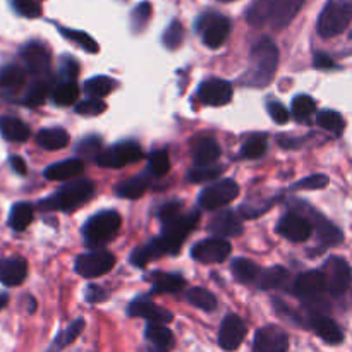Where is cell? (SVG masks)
Here are the masks:
<instances>
[{"instance_id": "9", "label": "cell", "mask_w": 352, "mask_h": 352, "mask_svg": "<svg viewBox=\"0 0 352 352\" xmlns=\"http://www.w3.org/2000/svg\"><path fill=\"white\" fill-rule=\"evenodd\" d=\"M116 265V256L109 251H95V253L81 254L76 260V272L85 278H96L109 274Z\"/></svg>"}, {"instance_id": "52", "label": "cell", "mask_w": 352, "mask_h": 352, "mask_svg": "<svg viewBox=\"0 0 352 352\" xmlns=\"http://www.w3.org/2000/svg\"><path fill=\"white\" fill-rule=\"evenodd\" d=\"M78 151L82 155H88V157H93V155L98 157V155L102 153V141L96 136L86 138L85 141H81V143L78 144Z\"/></svg>"}, {"instance_id": "49", "label": "cell", "mask_w": 352, "mask_h": 352, "mask_svg": "<svg viewBox=\"0 0 352 352\" xmlns=\"http://www.w3.org/2000/svg\"><path fill=\"white\" fill-rule=\"evenodd\" d=\"M82 327H85V320H76V322H72L71 325L67 327V330H65V332H62L60 336H58L57 346L64 347V346H69V344L74 342V340L78 339L79 336H81Z\"/></svg>"}, {"instance_id": "21", "label": "cell", "mask_w": 352, "mask_h": 352, "mask_svg": "<svg viewBox=\"0 0 352 352\" xmlns=\"http://www.w3.org/2000/svg\"><path fill=\"white\" fill-rule=\"evenodd\" d=\"M127 313L131 316H138V318H144L150 323H160V325H165V323L172 322V315L167 311V309L160 308V306L153 305L151 301H133L127 308Z\"/></svg>"}, {"instance_id": "54", "label": "cell", "mask_w": 352, "mask_h": 352, "mask_svg": "<svg viewBox=\"0 0 352 352\" xmlns=\"http://www.w3.org/2000/svg\"><path fill=\"white\" fill-rule=\"evenodd\" d=\"M78 62L74 58H62V65H60V74H62V81H74V78L78 76Z\"/></svg>"}, {"instance_id": "56", "label": "cell", "mask_w": 352, "mask_h": 352, "mask_svg": "<svg viewBox=\"0 0 352 352\" xmlns=\"http://www.w3.org/2000/svg\"><path fill=\"white\" fill-rule=\"evenodd\" d=\"M313 64H315L316 69H322V71H329V69L336 67V62H333L327 54H322V52L315 55Z\"/></svg>"}, {"instance_id": "10", "label": "cell", "mask_w": 352, "mask_h": 352, "mask_svg": "<svg viewBox=\"0 0 352 352\" xmlns=\"http://www.w3.org/2000/svg\"><path fill=\"white\" fill-rule=\"evenodd\" d=\"M237 196H239V186L230 181V179H223V181L208 186L199 195L198 201L205 210H217L220 206L227 205V203L234 201Z\"/></svg>"}, {"instance_id": "2", "label": "cell", "mask_w": 352, "mask_h": 352, "mask_svg": "<svg viewBox=\"0 0 352 352\" xmlns=\"http://www.w3.org/2000/svg\"><path fill=\"white\" fill-rule=\"evenodd\" d=\"M278 65V48L270 38H261L251 50V65L248 71V85L267 86L274 78Z\"/></svg>"}, {"instance_id": "12", "label": "cell", "mask_w": 352, "mask_h": 352, "mask_svg": "<svg viewBox=\"0 0 352 352\" xmlns=\"http://www.w3.org/2000/svg\"><path fill=\"white\" fill-rule=\"evenodd\" d=\"M21 58L24 62V69L36 78H43L50 71V52L43 43L31 41L21 50Z\"/></svg>"}, {"instance_id": "5", "label": "cell", "mask_w": 352, "mask_h": 352, "mask_svg": "<svg viewBox=\"0 0 352 352\" xmlns=\"http://www.w3.org/2000/svg\"><path fill=\"white\" fill-rule=\"evenodd\" d=\"M119 227L120 215L117 212L107 210V212L96 213L82 227L86 244L88 246H102V244L109 243L117 234Z\"/></svg>"}, {"instance_id": "31", "label": "cell", "mask_w": 352, "mask_h": 352, "mask_svg": "<svg viewBox=\"0 0 352 352\" xmlns=\"http://www.w3.org/2000/svg\"><path fill=\"white\" fill-rule=\"evenodd\" d=\"M48 93H50V85L45 78H36L24 93L23 103L28 107H38L47 100Z\"/></svg>"}, {"instance_id": "25", "label": "cell", "mask_w": 352, "mask_h": 352, "mask_svg": "<svg viewBox=\"0 0 352 352\" xmlns=\"http://www.w3.org/2000/svg\"><path fill=\"white\" fill-rule=\"evenodd\" d=\"M220 146L212 138H201L192 146V160L198 167L203 165H213V162L219 160Z\"/></svg>"}, {"instance_id": "3", "label": "cell", "mask_w": 352, "mask_h": 352, "mask_svg": "<svg viewBox=\"0 0 352 352\" xmlns=\"http://www.w3.org/2000/svg\"><path fill=\"white\" fill-rule=\"evenodd\" d=\"M93 195H95V186H93V182L86 181V179H79V181L67 182L54 196L40 201V208L50 210V212H54V210H58V212H72V210L79 208L82 203L91 199Z\"/></svg>"}, {"instance_id": "53", "label": "cell", "mask_w": 352, "mask_h": 352, "mask_svg": "<svg viewBox=\"0 0 352 352\" xmlns=\"http://www.w3.org/2000/svg\"><path fill=\"white\" fill-rule=\"evenodd\" d=\"M267 109L272 119H274L277 124H285L289 120V117H291L289 110L285 109V105H282L280 102H268Z\"/></svg>"}, {"instance_id": "42", "label": "cell", "mask_w": 352, "mask_h": 352, "mask_svg": "<svg viewBox=\"0 0 352 352\" xmlns=\"http://www.w3.org/2000/svg\"><path fill=\"white\" fill-rule=\"evenodd\" d=\"M316 110V103L311 96L298 95L292 100V116L298 120H305L311 117Z\"/></svg>"}, {"instance_id": "44", "label": "cell", "mask_w": 352, "mask_h": 352, "mask_svg": "<svg viewBox=\"0 0 352 352\" xmlns=\"http://www.w3.org/2000/svg\"><path fill=\"white\" fill-rule=\"evenodd\" d=\"M222 172L223 167H220V165H203V167H196L192 170H189L188 179L198 184V182L212 181V179L219 177V175H222Z\"/></svg>"}, {"instance_id": "23", "label": "cell", "mask_w": 352, "mask_h": 352, "mask_svg": "<svg viewBox=\"0 0 352 352\" xmlns=\"http://www.w3.org/2000/svg\"><path fill=\"white\" fill-rule=\"evenodd\" d=\"M0 134L3 136V140L10 141V143H24L30 138L31 131L28 124H24L17 117L6 116L0 117Z\"/></svg>"}, {"instance_id": "19", "label": "cell", "mask_w": 352, "mask_h": 352, "mask_svg": "<svg viewBox=\"0 0 352 352\" xmlns=\"http://www.w3.org/2000/svg\"><path fill=\"white\" fill-rule=\"evenodd\" d=\"M323 291H327L325 278H323L322 270H309L301 274L294 282V294L299 298L313 299L318 298Z\"/></svg>"}, {"instance_id": "45", "label": "cell", "mask_w": 352, "mask_h": 352, "mask_svg": "<svg viewBox=\"0 0 352 352\" xmlns=\"http://www.w3.org/2000/svg\"><path fill=\"white\" fill-rule=\"evenodd\" d=\"M265 151H267V140H265V136L254 134V136H251L250 140L243 144L241 153L246 158H260L263 157Z\"/></svg>"}, {"instance_id": "33", "label": "cell", "mask_w": 352, "mask_h": 352, "mask_svg": "<svg viewBox=\"0 0 352 352\" xmlns=\"http://www.w3.org/2000/svg\"><path fill=\"white\" fill-rule=\"evenodd\" d=\"M116 81L109 76H96V78L88 79L85 82V93L89 95V98L102 100L103 96L110 95L116 89Z\"/></svg>"}, {"instance_id": "30", "label": "cell", "mask_w": 352, "mask_h": 352, "mask_svg": "<svg viewBox=\"0 0 352 352\" xmlns=\"http://www.w3.org/2000/svg\"><path fill=\"white\" fill-rule=\"evenodd\" d=\"M33 222V206L30 203H16L9 213V227L16 232L28 229Z\"/></svg>"}, {"instance_id": "51", "label": "cell", "mask_w": 352, "mask_h": 352, "mask_svg": "<svg viewBox=\"0 0 352 352\" xmlns=\"http://www.w3.org/2000/svg\"><path fill=\"white\" fill-rule=\"evenodd\" d=\"M329 177L323 174H316V175H309V177L302 179V181H299L298 184L294 186V188L298 189H322L325 188V186H329Z\"/></svg>"}, {"instance_id": "20", "label": "cell", "mask_w": 352, "mask_h": 352, "mask_svg": "<svg viewBox=\"0 0 352 352\" xmlns=\"http://www.w3.org/2000/svg\"><path fill=\"white\" fill-rule=\"evenodd\" d=\"M208 229L210 232L219 236L220 239L222 237H234L243 232V222H241V219L236 213L226 210V212H220L213 217L212 222L208 223Z\"/></svg>"}, {"instance_id": "35", "label": "cell", "mask_w": 352, "mask_h": 352, "mask_svg": "<svg viewBox=\"0 0 352 352\" xmlns=\"http://www.w3.org/2000/svg\"><path fill=\"white\" fill-rule=\"evenodd\" d=\"M186 285V280L181 275L174 274H157L153 277V292L155 294H168V292L181 291Z\"/></svg>"}, {"instance_id": "36", "label": "cell", "mask_w": 352, "mask_h": 352, "mask_svg": "<svg viewBox=\"0 0 352 352\" xmlns=\"http://www.w3.org/2000/svg\"><path fill=\"white\" fill-rule=\"evenodd\" d=\"M289 278V272L284 267H272L268 270H265L263 274H260L258 278V284L261 289L268 291V289H278L285 284V280Z\"/></svg>"}, {"instance_id": "32", "label": "cell", "mask_w": 352, "mask_h": 352, "mask_svg": "<svg viewBox=\"0 0 352 352\" xmlns=\"http://www.w3.org/2000/svg\"><path fill=\"white\" fill-rule=\"evenodd\" d=\"M146 339L162 352L170 349L172 344H174V336H172V332L165 325H160V323H150V325H148Z\"/></svg>"}, {"instance_id": "26", "label": "cell", "mask_w": 352, "mask_h": 352, "mask_svg": "<svg viewBox=\"0 0 352 352\" xmlns=\"http://www.w3.org/2000/svg\"><path fill=\"white\" fill-rule=\"evenodd\" d=\"M69 140H71L69 134L60 127H48V129H41L36 134V143L48 151L62 150V148L67 146Z\"/></svg>"}, {"instance_id": "48", "label": "cell", "mask_w": 352, "mask_h": 352, "mask_svg": "<svg viewBox=\"0 0 352 352\" xmlns=\"http://www.w3.org/2000/svg\"><path fill=\"white\" fill-rule=\"evenodd\" d=\"M150 14H151V6L148 2L140 3L136 9L133 10L131 14V24H133V30L134 31H141L144 26H146L148 19H150Z\"/></svg>"}, {"instance_id": "17", "label": "cell", "mask_w": 352, "mask_h": 352, "mask_svg": "<svg viewBox=\"0 0 352 352\" xmlns=\"http://www.w3.org/2000/svg\"><path fill=\"white\" fill-rule=\"evenodd\" d=\"M246 323L237 315H229L223 318L219 333V344L226 351H236L246 337Z\"/></svg>"}, {"instance_id": "34", "label": "cell", "mask_w": 352, "mask_h": 352, "mask_svg": "<svg viewBox=\"0 0 352 352\" xmlns=\"http://www.w3.org/2000/svg\"><path fill=\"white\" fill-rule=\"evenodd\" d=\"M232 274L243 284H250L260 278V267L254 261L246 260V258H237L232 261Z\"/></svg>"}, {"instance_id": "27", "label": "cell", "mask_w": 352, "mask_h": 352, "mask_svg": "<svg viewBox=\"0 0 352 352\" xmlns=\"http://www.w3.org/2000/svg\"><path fill=\"white\" fill-rule=\"evenodd\" d=\"M148 186H150V177L144 174H140L136 177H131L127 181H122L120 184H117L116 195L120 196V198L138 199L146 192Z\"/></svg>"}, {"instance_id": "4", "label": "cell", "mask_w": 352, "mask_h": 352, "mask_svg": "<svg viewBox=\"0 0 352 352\" xmlns=\"http://www.w3.org/2000/svg\"><path fill=\"white\" fill-rule=\"evenodd\" d=\"M352 23V0H329L318 17V33L333 38L344 33Z\"/></svg>"}, {"instance_id": "39", "label": "cell", "mask_w": 352, "mask_h": 352, "mask_svg": "<svg viewBox=\"0 0 352 352\" xmlns=\"http://www.w3.org/2000/svg\"><path fill=\"white\" fill-rule=\"evenodd\" d=\"M54 102L57 105L67 107L78 100L79 96V88L74 81H62L57 88L54 89Z\"/></svg>"}, {"instance_id": "47", "label": "cell", "mask_w": 352, "mask_h": 352, "mask_svg": "<svg viewBox=\"0 0 352 352\" xmlns=\"http://www.w3.org/2000/svg\"><path fill=\"white\" fill-rule=\"evenodd\" d=\"M10 6L19 16L28 17V19L41 16L40 0H10Z\"/></svg>"}, {"instance_id": "7", "label": "cell", "mask_w": 352, "mask_h": 352, "mask_svg": "<svg viewBox=\"0 0 352 352\" xmlns=\"http://www.w3.org/2000/svg\"><path fill=\"white\" fill-rule=\"evenodd\" d=\"M198 30L203 34V41L206 47L219 48L226 43L230 33V21L219 14H205L198 21Z\"/></svg>"}, {"instance_id": "43", "label": "cell", "mask_w": 352, "mask_h": 352, "mask_svg": "<svg viewBox=\"0 0 352 352\" xmlns=\"http://www.w3.org/2000/svg\"><path fill=\"white\" fill-rule=\"evenodd\" d=\"M148 168L153 175H165L170 170V160H168L167 150H157L148 158Z\"/></svg>"}, {"instance_id": "11", "label": "cell", "mask_w": 352, "mask_h": 352, "mask_svg": "<svg viewBox=\"0 0 352 352\" xmlns=\"http://www.w3.org/2000/svg\"><path fill=\"white\" fill-rule=\"evenodd\" d=\"M277 232L285 239L292 241V243H305L311 236L313 226L301 213L289 212L278 220Z\"/></svg>"}, {"instance_id": "14", "label": "cell", "mask_w": 352, "mask_h": 352, "mask_svg": "<svg viewBox=\"0 0 352 352\" xmlns=\"http://www.w3.org/2000/svg\"><path fill=\"white\" fill-rule=\"evenodd\" d=\"M289 337L280 327L268 325L256 332L253 352H287Z\"/></svg>"}, {"instance_id": "50", "label": "cell", "mask_w": 352, "mask_h": 352, "mask_svg": "<svg viewBox=\"0 0 352 352\" xmlns=\"http://www.w3.org/2000/svg\"><path fill=\"white\" fill-rule=\"evenodd\" d=\"M105 110H107V103L98 98L85 100V102H81L78 107H76V112L81 113V116H100V113H103Z\"/></svg>"}, {"instance_id": "1", "label": "cell", "mask_w": 352, "mask_h": 352, "mask_svg": "<svg viewBox=\"0 0 352 352\" xmlns=\"http://www.w3.org/2000/svg\"><path fill=\"white\" fill-rule=\"evenodd\" d=\"M199 219L198 212L186 213V215L175 217L170 222L164 223V232L160 237L148 243L146 246L140 248L131 254V263L136 267H144L150 261L164 256V254H175L181 251L182 243L186 241L188 234L196 227Z\"/></svg>"}, {"instance_id": "58", "label": "cell", "mask_w": 352, "mask_h": 352, "mask_svg": "<svg viewBox=\"0 0 352 352\" xmlns=\"http://www.w3.org/2000/svg\"><path fill=\"white\" fill-rule=\"evenodd\" d=\"M9 164H10V167H12V170L16 172V174L26 175L28 167H26V162H24L23 158H21V157H10Z\"/></svg>"}, {"instance_id": "46", "label": "cell", "mask_w": 352, "mask_h": 352, "mask_svg": "<svg viewBox=\"0 0 352 352\" xmlns=\"http://www.w3.org/2000/svg\"><path fill=\"white\" fill-rule=\"evenodd\" d=\"M182 40H184V28L179 21H172L170 26L165 30L164 36H162V41L168 50H175L182 43Z\"/></svg>"}, {"instance_id": "59", "label": "cell", "mask_w": 352, "mask_h": 352, "mask_svg": "<svg viewBox=\"0 0 352 352\" xmlns=\"http://www.w3.org/2000/svg\"><path fill=\"white\" fill-rule=\"evenodd\" d=\"M7 302H9V296H7L6 292H0V309L6 308Z\"/></svg>"}, {"instance_id": "38", "label": "cell", "mask_w": 352, "mask_h": 352, "mask_svg": "<svg viewBox=\"0 0 352 352\" xmlns=\"http://www.w3.org/2000/svg\"><path fill=\"white\" fill-rule=\"evenodd\" d=\"M188 301L192 306L199 309H205V311H213L217 308V299L215 296L210 291L203 287H192L188 291Z\"/></svg>"}, {"instance_id": "55", "label": "cell", "mask_w": 352, "mask_h": 352, "mask_svg": "<svg viewBox=\"0 0 352 352\" xmlns=\"http://www.w3.org/2000/svg\"><path fill=\"white\" fill-rule=\"evenodd\" d=\"M179 215H181V205H179V203H167V205L162 206L160 212H158L162 223L170 222V220H174L175 217Z\"/></svg>"}, {"instance_id": "40", "label": "cell", "mask_w": 352, "mask_h": 352, "mask_svg": "<svg viewBox=\"0 0 352 352\" xmlns=\"http://www.w3.org/2000/svg\"><path fill=\"white\" fill-rule=\"evenodd\" d=\"M316 122L318 126H322L323 129L330 131L333 134H342L346 122H344V117L340 116L336 110H322V112L316 116Z\"/></svg>"}, {"instance_id": "22", "label": "cell", "mask_w": 352, "mask_h": 352, "mask_svg": "<svg viewBox=\"0 0 352 352\" xmlns=\"http://www.w3.org/2000/svg\"><path fill=\"white\" fill-rule=\"evenodd\" d=\"M85 172V162L79 158H71V160L57 162L45 168L43 175L48 181H71Z\"/></svg>"}, {"instance_id": "16", "label": "cell", "mask_w": 352, "mask_h": 352, "mask_svg": "<svg viewBox=\"0 0 352 352\" xmlns=\"http://www.w3.org/2000/svg\"><path fill=\"white\" fill-rule=\"evenodd\" d=\"M232 86L223 79H208L198 89V98L201 103L212 107H222L232 100Z\"/></svg>"}, {"instance_id": "37", "label": "cell", "mask_w": 352, "mask_h": 352, "mask_svg": "<svg viewBox=\"0 0 352 352\" xmlns=\"http://www.w3.org/2000/svg\"><path fill=\"white\" fill-rule=\"evenodd\" d=\"M315 226L320 241H322L325 246H336V244H339L340 241L344 239L342 232H340L333 223H330L329 220L323 219V217H318V219H316Z\"/></svg>"}, {"instance_id": "41", "label": "cell", "mask_w": 352, "mask_h": 352, "mask_svg": "<svg viewBox=\"0 0 352 352\" xmlns=\"http://www.w3.org/2000/svg\"><path fill=\"white\" fill-rule=\"evenodd\" d=\"M60 33L64 34L67 40L74 41L76 45H79L82 50L89 52V54H95V52H98V43H96V41L93 40V38L89 36L88 33H85V31L69 30V28H60Z\"/></svg>"}, {"instance_id": "18", "label": "cell", "mask_w": 352, "mask_h": 352, "mask_svg": "<svg viewBox=\"0 0 352 352\" xmlns=\"http://www.w3.org/2000/svg\"><path fill=\"white\" fill-rule=\"evenodd\" d=\"M28 263L21 256L0 258V284L6 287H17L26 280Z\"/></svg>"}, {"instance_id": "15", "label": "cell", "mask_w": 352, "mask_h": 352, "mask_svg": "<svg viewBox=\"0 0 352 352\" xmlns=\"http://www.w3.org/2000/svg\"><path fill=\"white\" fill-rule=\"evenodd\" d=\"M28 71L24 65L7 64L0 69V96L12 100L26 86Z\"/></svg>"}, {"instance_id": "24", "label": "cell", "mask_w": 352, "mask_h": 352, "mask_svg": "<svg viewBox=\"0 0 352 352\" xmlns=\"http://www.w3.org/2000/svg\"><path fill=\"white\" fill-rule=\"evenodd\" d=\"M278 0H254L246 12V21L254 28L263 26L265 23L272 21Z\"/></svg>"}, {"instance_id": "29", "label": "cell", "mask_w": 352, "mask_h": 352, "mask_svg": "<svg viewBox=\"0 0 352 352\" xmlns=\"http://www.w3.org/2000/svg\"><path fill=\"white\" fill-rule=\"evenodd\" d=\"M313 329L320 339L329 344H340L344 339V333L339 329V325L327 316H316L315 322H313Z\"/></svg>"}, {"instance_id": "6", "label": "cell", "mask_w": 352, "mask_h": 352, "mask_svg": "<svg viewBox=\"0 0 352 352\" xmlns=\"http://www.w3.org/2000/svg\"><path fill=\"white\" fill-rule=\"evenodd\" d=\"M141 158H143V151H141L140 144L134 141H124V143L113 144L109 150H103L96 157V164L100 167L122 168L129 164H136Z\"/></svg>"}, {"instance_id": "60", "label": "cell", "mask_w": 352, "mask_h": 352, "mask_svg": "<svg viewBox=\"0 0 352 352\" xmlns=\"http://www.w3.org/2000/svg\"><path fill=\"white\" fill-rule=\"evenodd\" d=\"M222 2H232V0H222Z\"/></svg>"}, {"instance_id": "28", "label": "cell", "mask_w": 352, "mask_h": 352, "mask_svg": "<svg viewBox=\"0 0 352 352\" xmlns=\"http://www.w3.org/2000/svg\"><path fill=\"white\" fill-rule=\"evenodd\" d=\"M302 3H305V0H278L277 9L272 17V24H274L275 30H282V28L287 26L294 19L296 14L299 12Z\"/></svg>"}, {"instance_id": "8", "label": "cell", "mask_w": 352, "mask_h": 352, "mask_svg": "<svg viewBox=\"0 0 352 352\" xmlns=\"http://www.w3.org/2000/svg\"><path fill=\"white\" fill-rule=\"evenodd\" d=\"M323 278H325V285L327 291L330 292L332 296L339 298L342 296L344 292L349 289L351 285V268L349 265L346 263V260L342 258H330L329 261L325 263L322 270Z\"/></svg>"}, {"instance_id": "57", "label": "cell", "mask_w": 352, "mask_h": 352, "mask_svg": "<svg viewBox=\"0 0 352 352\" xmlns=\"http://www.w3.org/2000/svg\"><path fill=\"white\" fill-rule=\"evenodd\" d=\"M105 292L102 291V287L98 285H89L88 291H86V298H88L89 302H100L105 299Z\"/></svg>"}, {"instance_id": "13", "label": "cell", "mask_w": 352, "mask_h": 352, "mask_svg": "<svg viewBox=\"0 0 352 352\" xmlns=\"http://www.w3.org/2000/svg\"><path fill=\"white\" fill-rule=\"evenodd\" d=\"M230 251H232V246L226 239L212 237V239H205L196 244L191 254L199 263H222L229 258Z\"/></svg>"}]
</instances>
